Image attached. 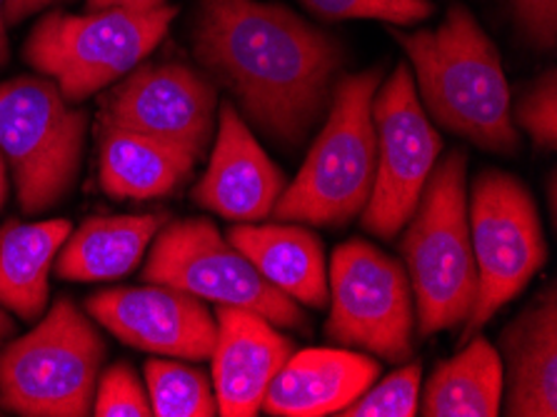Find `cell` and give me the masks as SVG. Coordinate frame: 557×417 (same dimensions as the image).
Masks as SVG:
<instances>
[{"mask_svg":"<svg viewBox=\"0 0 557 417\" xmlns=\"http://www.w3.org/2000/svg\"><path fill=\"white\" fill-rule=\"evenodd\" d=\"M193 53L231 90L250 125L298 148L331 108L345 63L343 42L281 3L198 0Z\"/></svg>","mask_w":557,"mask_h":417,"instance_id":"6da1fadb","label":"cell"},{"mask_svg":"<svg viewBox=\"0 0 557 417\" xmlns=\"http://www.w3.org/2000/svg\"><path fill=\"white\" fill-rule=\"evenodd\" d=\"M391 36L416 68L425 113L437 125L483 150L518 152L520 135L510 115L512 98L500 53L468 5H450L433 30L391 28Z\"/></svg>","mask_w":557,"mask_h":417,"instance_id":"7a4b0ae2","label":"cell"},{"mask_svg":"<svg viewBox=\"0 0 557 417\" xmlns=\"http://www.w3.org/2000/svg\"><path fill=\"white\" fill-rule=\"evenodd\" d=\"M383 68L343 75L333 85L327 123L312 143L306 163L285 185L270 216L281 223L345 228L368 206L375 183L377 140L373 98Z\"/></svg>","mask_w":557,"mask_h":417,"instance_id":"3957f363","label":"cell"},{"mask_svg":"<svg viewBox=\"0 0 557 417\" xmlns=\"http://www.w3.org/2000/svg\"><path fill=\"white\" fill-rule=\"evenodd\" d=\"M468 156L450 150L437 160L410 220L403 258L420 335L458 328L478 293L468 223Z\"/></svg>","mask_w":557,"mask_h":417,"instance_id":"277c9868","label":"cell"},{"mask_svg":"<svg viewBox=\"0 0 557 417\" xmlns=\"http://www.w3.org/2000/svg\"><path fill=\"white\" fill-rule=\"evenodd\" d=\"M175 5L156 11L103 8L83 15L50 11L30 30L23 58L78 106L138 68L168 36Z\"/></svg>","mask_w":557,"mask_h":417,"instance_id":"5b68a950","label":"cell"},{"mask_svg":"<svg viewBox=\"0 0 557 417\" xmlns=\"http://www.w3.org/2000/svg\"><path fill=\"white\" fill-rule=\"evenodd\" d=\"M106 340L71 297H58L33 333L0 351V407L25 417H86Z\"/></svg>","mask_w":557,"mask_h":417,"instance_id":"8992f818","label":"cell"},{"mask_svg":"<svg viewBox=\"0 0 557 417\" xmlns=\"http://www.w3.org/2000/svg\"><path fill=\"white\" fill-rule=\"evenodd\" d=\"M86 133V110L71 108L46 75L0 83V150L13 168L25 216L55 208L71 195Z\"/></svg>","mask_w":557,"mask_h":417,"instance_id":"52a82bcc","label":"cell"},{"mask_svg":"<svg viewBox=\"0 0 557 417\" xmlns=\"http://www.w3.org/2000/svg\"><path fill=\"white\" fill-rule=\"evenodd\" d=\"M468 223L478 293L462 322L466 340L480 333L503 305L525 291L547 262V243L533 193L505 170L485 168L475 175Z\"/></svg>","mask_w":557,"mask_h":417,"instance_id":"ba28073f","label":"cell"},{"mask_svg":"<svg viewBox=\"0 0 557 417\" xmlns=\"http://www.w3.org/2000/svg\"><path fill=\"white\" fill-rule=\"evenodd\" d=\"M143 280L178 287L215 305L252 310L283 330H310L300 305L270 285L208 218L175 220L160 228Z\"/></svg>","mask_w":557,"mask_h":417,"instance_id":"9c48e42d","label":"cell"},{"mask_svg":"<svg viewBox=\"0 0 557 417\" xmlns=\"http://www.w3.org/2000/svg\"><path fill=\"white\" fill-rule=\"evenodd\" d=\"M331 318L325 335L385 363H408L416 353V301L408 270L373 243L337 245L327 270Z\"/></svg>","mask_w":557,"mask_h":417,"instance_id":"30bf717a","label":"cell"},{"mask_svg":"<svg viewBox=\"0 0 557 417\" xmlns=\"http://www.w3.org/2000/svg\"><path fill=\"white\" fill-rule=\"evenodd\" d=\"M377 140L375 183L360 225L383 241H393L416 210L420 193L443 152L435 131L418 98L410 68L400 63L373 98Z\"/></svg>","mask_w":557,"mask_h":417,"instance_id":"8fae6325","label":"cell"},{"mask_svg":"<svg viewBox=\"0 0 557 417\" xmlns=\"http://www.w3.org/2000/svg\"><path fill=\"white\" fill-rule=\"evenodd\" d=\"M100 108L106 127L148 135L200 160L215 135L218 88L185 63H148L123 75Z\"/></svg>","mask_w":557,"mask_h":417,"instance_id":"7c38bea8","label":"cell"},{"mask_svg":"<svg viewBox=\"0 0 557 417\" xmlns=\"http://www.w3.org/2000/svg\"><path fill=\"white\" fill-rule=\"evenodd\" d=\"M86 312L121 343L146 353L210 360L215 347V315L206 301L168 285L113 287L90 295Z\"/></svg>","mask_w":557,"mask_h":417,"instance_id":"4fadbf2b","label":"cell"},{"mask_svg":"<svg viewBox=\"0 0 557 417\" xmlns=\"http://www.w3.org/2000/svg\"><path fill=\"white\" fill-rule=\"evenodd\" d=\"M285 185L283 170L260 148L238 108L223 100L215 146L193 200L233 223H260L270 218Z\"/></svg>","mask_w":557,"mask_h":417,"instance_id":"5bb4252c","label":"cell"},{"mask_svg":"<svg viewBox=\"0 0 557 417\" xmlns=\"http://www.w3.org/2000/svg\"><path fill=\"white\" fill-rule=\"evenodd\" d=\"M215 326L218 335L210 360L218 415H258L270 382L295 351L293 340L277 333L263 315L246 308L218 305Z\"/></svg>","mask_w":557,"mask_h":417,"instance_id":"9a60e30c","label":"cell"},{"mask_svg":"<svg viewBox=\"0 0 557 417\" xmlns=\"http://www.w3.org/2000/svg\"><path fill=\"white\" fill-rule=\"evenodd\" d=\"M500 410L510 417L557 415V287L555 280L500 335Z\"/></svg>","mask_w":557,"mask_h":417,"instance_id":"2e32d148","label":"cell"},{"mask_svg":"<svg viewBox=\"0 0 557 417\" xmlns=\"http://www.w3.org/2000/svg\"><path fill=\"white\" fill-rule=\"evenodd\" d=\"M380 376V363L345 347H308L293 353L263 397V410L275 417L341 415Z\"/></svg>","mask_w":557,"mask_h":417,"instance_id":"e0dca14e","label":"cell"},{"mask_svg":"<svg viewBox=\"0 0 557 417\" xmlns=\"http://www.w3.org/2000/svg\"><path fill=\"white\" fill-rule=\"evenodd\" d=\"M227 243L258 268L270 285L295 303L323 310L327 305L325 250L315 233L300 223H238L227 230Z\"/></svg>","mask_w":557,"mask_h":417,"instance_id":"ac0fdd59","label":"cell"},{"mask_svg":"<svg viewBox=\"0 0 557 417\" xmlns=\"http://www.w3.org/2000/svg\"><path fill=\"white\" fill-rule=\"evenodd\" d=\"M168 220V212L88 218L73 235H67L63 253L55 255V275L71 283L125 278L138 266L150 241Z\"/></svg>","mask_w":557,"mask_h":417,"instance_id":"d6986e66","label":"cell"},{"mask_svg":"<svg viewBox=\"0 0 557 417\" xmlns=\"http://www.w3.org/2000/svg\"><path fill=\"white\" fill-rule=\"evenodd\" d=\"M196 158L148 135L106 127L100 138V185L113 200H156L181 188Z\"/></svg>","mask_w":557,"mask_h":417,"instance_id":"ffe728a7","label":"cell"},{"mask_svg":"<svg viewBox=\"0 0 557 417\" xmlns=\"http://www.w3.org/2000/svg\"><path fill=\"white\" fill-rule=\"evenodd\" d=\"M67 220L21 223L0 228V305L25 322L44 318L48 305V275L58 250L71 235Z\"/></svg>","mask_w":557,"mask_h":417,"instance_id":"44dd1931","label":"cell"},{"mask_svg":"<svg viewBox=\"0 0 557 417\" xmlns=\"http://www.w3.org/2000/svg\"><path fill=\"white\" fill-rule=\"evenodd\" d=\"M503 407V363L491 340L468 338V345L441 363L425 385L418 413L423 417H495Z\"/></svg>","mask_w":557,"mask_h":417,"instance_id":"7402d4cb","label":"cell"},{"mask_svg":"<svg viewBox=\"0 0 557 417\" xmlns=\"http://www.w3.org/2000/svg\"><path fill=\"white\" fill-rule=\"evenodd\" d=\"M150 410L158 417H213L218 400L213 380L183 363H146Z\"/></svg>","mask_w":557,"mask_h":417,"instance_id":"603a6c76","label":"cell"},{"mask_svg":"<svg viewBox=\"0 0 557 417\" xmlns=\"http://www.w3.org/2000/svg\"><path fill=\"white\" fill-rule=\"evenodd\" d=\"M423 365L408 363L341 410L343 417H412L420 405Z\"/></svg>","mask_w":557,"mask_h":417,"instance_id":"cb8c5ba5","label":"cell"},{"mask_svg":"<svg viewBox=\"0 0 557 417\" xmlns=\"http://www.w3.org/2000/svg\"><path fill=\"white\" fill-rule=\"evenodd\" d=\"M315 19L335 21H383L412 25L433 15L430 0H300Z\"/></svg>","mask_w":557,"mask_h":417,"instance_id":"d4e9b609","label":"cell"},{"mask_svg":"<svg viewBox=\"0 0 557 417\" xmlns=\"http://www.w3.org/2000/svg\"><path fill=\"white\" fill-rule=\"evenodd\" d=\"M510 115L537 150L553 152L557 148V73L545 71L525 90H520Z\"/></svg>","mask_w":557,"mask_h":417,"instance_id":"484cf974","label":"cell"},{"mask_svg":"<svg viewBox=\"0 0 557 417\" xmlns=\"http://www.w3.org/2000/svg\"><path fill=\"white\" fill-rule=\"evenodd\" d=\"M92 415L98 417H150V400L128 363H115L98 376Z\"/></svg>","mask_w":557,"mask_h":417,"instance_id":"4316f807","label":"cell"},{"mask_svg":"<svg viewBox=\"0 0 557 417\" xmlns=\"http://www.w3.org/2000/svg\"><path fill=\"white\" fill-rule=\"evenodd\" d=\"M520 36L535 50H555L557 0H510Z\"/></svg>","mask_w":557,"mask_h":417,"instance_id":"83f0119b","label":"cell"},{"mask_svg":"<svg viewBox=\"0 0 557 417\" xmlns=\"http://www.w3.org/2000/svg\"><path fill=\"white\" fill-rule=\"evenodd\" d=\"M55 3H73V0H5V23L15 25L23 19H28V15Z\"/></svg>","mask_w":557,"mask_h":417,"instance_id":"f1b7e54d","label":"cell"},{"mask_svg":"<svg viewBox=\"0 0 557 417\" xmlns=\"http://www.w3.org/2000/svg\"><path fill=\"white\" fill-rule=\"evenodd\" d=\"M88 11H103V8H131V11H156L165 5V0H88Z\"/></svg>","mask_w":557,"mask_h":417,"instance_id":"f546056e","label":"cell"},{"mask_svg":"<svg viewBox=\"0 0 557 417\" xmlns=\"http://www.w3.org/2000/svg\"><path fill=\"white\" fill-rule=\"evenodd\" d=\"M8 23H5V0H0V68L11 61V46H8Z\"/></svg>","mask_w":557,"mask_h":417,"instance_id":"4dcf8cb0","label":"cell"},{"mask_svg":"<svg viewBox=\"0 0 557 417\" xmlns=\"http://www.w3.org/2000/svg\"><path fill=\"white\" fill-rule=\"evenodd\" d=\"M15 333V326H13V320L8 318V315L0 310V345L5 343L8 338H11Z\"/></svg>","mask_w":557,"mask_h":417,"instance_id":"1f68e13d","label":"cell"},{"mask_svg":"<svg viewBox=\"0 0 557 417\" xmlns=\"http://www.w3.org/2000/svg\"><path fill=\"white\" fill-rule=\"evenodd\" d=\"M5 193H8V177H5L3 158H0V206H3V203H5Z\"/></svg>","mask_w":557,"mask_h":417,"instance_id":"d6a6232c","label":"cell"},{"mask_svg":"<svg viewBox=\"0 0 557 417\" xmlns=\"http://www.w3.org/2000/svg\"><path fill=\"white\" fill-rule=\"evenodd\" d=\"M547 193H550V195H547V200H550V216H553V220H555V175H550V188H547Z\"/></svg>","mask_w":557,"mask_h":417,"instance_id":"836d02e7","label":"cell"}]
</instances>
